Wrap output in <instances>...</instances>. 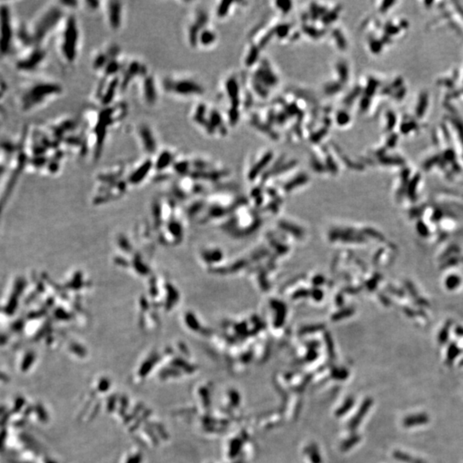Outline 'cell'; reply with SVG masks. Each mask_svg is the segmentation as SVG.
Masks as SVG:
<instances>
[{"instance_id": "cell-7", "label": "cell", "mask_w": 463, "mask_h": 463, "mask_svg": "<svg viewBox=\"0 0 463 463\" xmlns=\"http://www.w3.org/2000/svg\"><path fill=\"white\" fill-rule=\"evenodd\" d=\"M15 25L13 24L12 8L2 4L0 6V57L7 56L14 43Z\"/></svg>"}, {"instance_id": "cell-12", "label": "cell", "mask_w": 463, "mask_h": 463, "mask_svg": "<svg viewBox=\"0 0 463 463\" xmlns=\"http://www.w3.org/2000/svg\"><path fill=\"white\" fill-rule=\"evenodd\" d=\"M27 48L17 60L16 67L22 72H34L46 62L47 51L44 46L30 45L27 46Z\"/></svg>"}, {"instance_id": "cell-9", "label": "cell", "mask_w": 463, "mask_h": 463, "mask_svg": "<svg viewBox=\"0 0 463 463\" xmlns=\"http://www.w3.org/2000/svg\"><path fill=\"white\" fill-rule=\"evenodd\" d=\"M134 132L141 150L146 157L154 158L161 150L154 128L149 123L140 122L135 127Z\"/></svg>"}, {"instance_id": "cell-1", "label": "cell", "mask_w": 463, "mask_h": 463, "mask_svg": "<svg viewBox=\"0 0 463 463\" xmlns=\"http://www.w3.org/2000/svg\"><path fill=\"white\" fill-rule=\"evenodd\" d=\"M128 114V104L124 102L85 112L83 124L85 125L89 152L92 154L93 158L101 157L108 133L120 125Z\"/></svg>"}, {"instance_id": "cell-23", "label": "cell", "mask_w": 463, "mask_h": 463, "mask_svg": "<svg viewBox=\"0 0 463 463\" xmlns=\"http://www.w3.org/2000/svg\"><path fill=\"white\" fill-rule=\"evenodd\" d=\"M271 159H272V153H268V154H266L265 156H263V159L261 160L259 163L257 164V166L252 169L251 174H253V175H256V174H258L259 171H260L263 167H265L267 163H268Z\"/></svg>"}, {"instance_id": "cell-18", "label": "cell", "mask_w": 463, "mask_h": 463, "mask_svg": "<svg viewBox=\"0 0 463 463\" xmlns=\"http://www.w3.org/2000/svg\"><path fill=\"white\" fill-rule=\"evenodd\" d=\"M216 38L217 36L214 31L209 30V28H205L199 35V37L197 40V48L200 46L203 48L210 47L216 42Z\"/></svg>"}, {"instance_id": "cell-35", "label": "cell", "mask_w": 463, "mask_h": 463, "mask_svg": "<svg viewBox=\"0 0 463 463\" xmlns=\"http://www.w3.org/2000/svg\"><path fill=\"white\" fill-rule=\"evenodd\" d=\"M291 2L289 1H281V2H277V6L279 8H281L283 12H287L291 9Z\"/></svg>"}, {"instance_id": "cell-37", "label": "cell", "mask_w": 463, "mask_h": 463, "mask_svg": "<svg viewBox=\"0 0 463 463\" xmlns=\"http://www.w3.org/2000/svg\"><path fill=\"white\" fill-rule=\"evenodd\" d=\"M255 89H256L257 92L258 93L259 95H261V96H263V97H266V91H265V90H263V88L261 87L260 85H259V84H258L257 82L256 83V84H255Z\"/></svg>"}, {"instance_id": "cell-5", "label": "cell", "mask_w": 463, "mask_h": 463, "mask_svg": "<svg viewBox=\"0 0 463 463\" xmlns=\"http://www.w3.org/2000/svg\"><path fill=\"white\" fill-rule=\"evenodd\" d=\"M163 92L174 98L189 100L202 96L204 93L203 85L195 78L185 74H171L161 82Z\"/></svg>"}, {"instance_id": "cell-19", "label": "cell", "mask_w": 463, "mask_h": 463, "mask_svg": "<svg viewBox=\"0 0 463 463\" xmlns=\"http://www.w3.org/2000/svg\"><path fill=\"white\" fill-rule=\"evenodd\" d=\"M257 78L258 81L263 82V84L268 86H274L277 83V78L273 72L266 67H262L257 72Z\"/></svg>"}, {"instance_id": "cell-16", "label": "cell", "mask_w": 463, "mask_h": 463, "mask_svg": "<svg viewBox=\"0 0 463 463\" xmlns=\"http://www.w3.org/2000/svg\"><path fill=\"white\" fill-rule=\"evenodd\" d=\"M151 170H154V162L153 158L145 157L144 160L136 165L134 169L129 175V181L132 184H138L145 180Z\"/></svg>"}, {"instance_id": "cell-17", "label": "cell", "mask_w": 463, "mask_h": 463, "mask_svg": "<svg viewBox=\"0 0 463 463\" xmlns=\"http://www.w3.org/2000/svg\"><path fill=\"white\" fill-rule=\"evenodd\" d=\"M429 421H430V417L428 416V414H426L425 412H420V413L406 416L404 418L402 424H403L404 427L412 428L427 424Z\"/></svg>"}, {"instance_id": "cell-25", "label": "cell", "mask_w": 463, "mask_h": 463, "mask_svg": "<svg viewBox=\"0 0 463 463\" xmlns=\"http://www.w3.org/2000/svg\"><path fill=\"white\" fill-rule=\"evenodd\" d=\"M231 5H232V2H228V1L221 2L220 6H218V8H217V11H216L217 17H219V18H225L227 15V12L229 11Z\"/></svg>"}, {"instance_id": "cell-32", "label": "cell", "mask_w": 463, "mask_h": 463, "mask_svg": "<svg viewBox=\"0 0 463 463\" xmlns=\"http://www.w3.org/2000/svg\"><path fill=\"white\" fill-rule=\"evenodd\" d=\"M336 18H337V12H331L328 14H325V16L323 17V21L324 24H329L335 20Z\"/></svg>"}, {"instance_id": "cell-2", "label": "cell", "mask_w": 463, "mask_h": 463, "mask_svg": "<svg viewBox=\"0 0 463 463\" xmlns=\"http://www.w3.org/2000/svg\"><path fill=\"white\" fill-rule=\"evenodd\" d=\"M71 13L62 1L49 4L35 16L24 27L25 46L45 45L47 40L54 36L60 24Z\"/></svg>"}, {"instance_id": "cell-26", "label": "cell", "mask_w": 463, "mask_h": 463, "mask_svg": "<svg viewBox=\"0 0 463 463\" xmlns=\"http://www.w3.org/2000/svg\"><path fill=\"white\" fill-rule=\"evenodd\" d=\"M336 120H337V123L340 126H344V125H346V124H347L348 121H349V115H348L347 113H345V112H340V113L337 114Z\"/></svg>"}, {"instance_id": "cell-38", "label": "cell", "mask_w": 463, "mask_h": 463, "mask_svg": "<svg viewBox=\"0 0 463 463\" xmlns=\"http://www.w3.org/2000/svg\"><path fill=\"white\" fill-rule=\"evenodd\" d=\"M323 134H325V130H322V132H320L319 133H317V134L314 136L312 139H313V141L320 140V139H321V137H322Z\"/></svg>"}, {"instance_id": "cell-13", "label": "cell", "mask_w": 463, "mask_h": 463, "mask_svg": "<svg viewBox=\"0 0 463 463\" xmlns=\"http://www.w3.org/2000/svg\"><path fill=\"white\" fill-rule=\"evenodd\" d=\"M102 11L108 30L114 33L120 32L125 21V3L116 0L102 2Z\"/></svg>"}, {"instance_id": "cell-27", "label": "cell", "mask_w": 463, "mask_h": 463, "mask_svg": "<svg viewBox=\"0 0 463 463\" xmlns=\"http://www.w3.org/2000/svg\"><path fill=\"white\" fill-rule=\"evenodd\" d=\"M338 72L341 76V81H346L347 80L348 77V72H347V67L345 64H339L338 65Z\"/></svg>"}, {"instance_id": "cell-14", "label": "cell", "mask_w": 463, "mask_h": 463, "mask_svg": "<svg viewBox=\"0 0 463 463\" xmlns=\"http://www.w3.org/2000/svg\"><path fill=\"white\" fill-rule=\"evenodd\" d=\"M122 54L121 48L117 44L105 46L93 53L90 59V66L93 72L101 75L106 66L114 58Z\"/></svg>"}, {"instance_id": "cell-33", "label": "cell", "mask_w": 463, "mask_h": 463, "mask_svg": "<svg viewBox=\"0 0 463 463\" xmlns=\"http://www.w3.org/2000/svg\"><path fill=\"white\" fill-rule=\"evenodd\" d=\"M341 90V85L338 84H329L325 89V92L327 94H335L339 90Z\"/></svg>"}, {"instance_id": "cell-29", "label": "cell", "mask_w": 463, "mask_h": 463, "mask_svg": "<svg viewBox=\"0 0 463 463\" xmlns=\"http://www.w3.org/2000/svg\"><path fill=\"white\" fill-rule=\"evenodd\" d=\"M334 36H335L339 48H341V49H344V48H346V42H345V40H344L343 36L341 35V32L335 31Z\"/></svg>"}, {"instance_id": "cell-36", "label": "cell", "mask_w": 463, "mask_h": 463, "mask_svg": "<svg viewBox=\"0 0 463 463\" xmlns=\"http://www.w3.org/2000/svg\"><path fill=\"white\" fill-rule=\"evenodd\" d=\"M358 441H359V437H353V438H351V440L344 443L343 449H345V450H346V449H348L353 443L354 444V443H356Z\"/></svg>"}, {"instance_id": "cell-6", "label": "cell", "mask_w": 463, "mask_h": 463, "mask_svg": "<svg viewBox=\"0 0 463 463\" xmlns=\"http://www.w3.org/2000/svg\"><path fill=\"white\" fill-rule=\"evenodd\" d=\"M120 93V76L115 78H101L93 91V99L97 108H107L116 103L117 96Z\"/></svg>"}, {"instance_id": "cell-3", "label": "cell", "mask_w": 463, "mask_h": 463, "mask_svg": "<svg viewBox=\"0 0 463 463\" xmlns=\"http://www.w3.org/2000/svg\"><path fill=\"white\" fill-rule=\"evenodd\" d=\"M63 92V86L54 80H30L19 88L17 96L18 107L24 114L33 113L59 98Z\"/></svg>"}, {"instance_id": "cell-15", "label": "cell", "mask_w": 463, "mask_h": 463, "mask_svg": "<svg viewBox=\"0 0 463 463\" xmlns=\"http://www.w3.org/2000/svg\"><path fill=\"white\" fill-rule=\"evenodd\" d=\"M179 154L176 151L170 150L168 148L160 150L157 155L153 158L154 170L159 172L172 168Z\"/></svg>"}, {"instance_id": "cell-28", "label": "cell", "mask_w": 463, "mask_h": 463, "mask_svg": "<svg viewBox=\"0 0 463 463\" xmlns=\"http://www.w3.org/2000/svg\"><path fill=\"white\" fill-rule=\"evenodd\" d=\"M257 57H258V50H257V48H253L251 49V53L249 54L248 58L246 60V63L248 66H251L255 63V61L257 60Z\"/></svg>"}, {"instance_id": "cell-24", "label": "cell", "mask_w": 463, "mask_h": 463, "mask_svg": "<svg viewBox=\"0 0 463 463\" xmlns=\"http://www.w3.org/2000/svg\"><path fill=\"white\" fill-rule=\"evenodd\" d=\"M102 2H98V1L81 2V6L90 12H96L97 10L102 9Z\"/></svg>"}, {"instance_id": "cell-10", "label": "cell", "mask_w": 463, "mask_h": 463, "mask_svg": "<svg viewBox=\"0 0 463 463\" xmlns=\"http://www.w3.org/2000/svg\"><path fill=\"white\" fill-rule=\"evenodd\" d=\"M137 85L142 103L147 108L156 107L162 92L161 84H159L156 76L149 72L138 80Z\"/></svg>"}, {"instance_id": "cell-8", "label": "cell", "mask_w": 463, "mask_h": 463, "mask_svg": "<svg viewBox=\"0 0 463 463\" xmlns=\"http://www.w3.org/2000/svg\"><path fill=\"white\" fill-rule=\"evenodd\" d=\"M149 72L150 69L144 61L138 58H126L120 75L121 93L126 92L132 84H137Z\"/></svg>"}, {"instance_id": "cell-21", "label": "cell", "mask_w": 463, "mask_h": 463, "mask_svg": "<svg viewBox=\"0 0 463 463\" xmlns=\"http://www.w3.org/2000/svg\"><path fill=\"white\" fill-rule=\"evenodd\" d=\"M371 404H372V400L370 398H368L363 402L361 407L359 408V412L357 413V415L355 416V418H353V421L351 422L350 427L352 428V429H355L358 426V424H359V422L361 421L363 417L365 415V413L368 412V410L370 409Z\"/></svg>"}, {"instance_id": "cell-22", "label": "cell", "mask_w": 463, "mask_h": 463, "mask_svg": "<svg viewBox=\"0 0 463 463\" xmlns=\"http://www.w3.org/2000/svg\"><path fill=\"white\" fill-rule=\"evenodd\" d=\"M394 456L396 460L401 461L403 463H424L423 460L418 458L413 457L411 454H406L405 452L400 451V450H395L393 453Z\"/></svg>"}, {"instance_id": "cell-11", "label": "cell", "mask_w": 463, "mask_h": 463, "mask_svg": "<svg viewBox=\"0 0 463 463\" xmlns=\"http://www.w3.org/2000/svg\"><path fill=\"white\" fill-rule=\"evenodd\" d=\"M209 23V15L205 11L201 8L195 10L191 17L185 23L184 36L188 47L197 48V40L201 32L207 28Z\"/></svg>"}, {"instance_id": "cell-20", "label": "cell", "mask_w": 463, "mask_h": 463, "mask_svg": "<svg viewBox=\"0 0 463 463\" xmlns=\"http://www.w3.org/2000/svg\"><path fill=\"white\" fill-rule=\"evenodd\" d=\"M226 89H227L228 96H229L231 100H232V102H233V109H237V107L239 105V99H238L239 88H238L236 81L233 78H229L227 80V84H226Z\"/></svg>"}, {"instance_id": "cell-4", "label": "cell", "mask_w": 463, "mask_h": 463, "mask_svg": "<svg viewBox=\"0 0 463 463\" xmlns=\"http://www.w3.org/2000/svg\"><path fill=\"white\" fill-rule=\"evenodd\" d=\"M54 49L60 63L73 66L77 63L81 49L80 24L74 13H69L54 34Z\"/></svg>"}, {"instance_id": "cell-31", "label": "cell", "mask_w": 463, "mask_h": 463, "mask_svg": "<svg viewBox=\"0 0 463 463\" xmlns=\"http://www.w3.org/2000/svg\"><path fill=\"white\" fill-rule=\"evenodd\" d=\"M304 30H305V32H306L309 36L313 37V38H318V37L322 36V34H323L321 31H318V30H316V29L311 27H305Z\"/></svg>"}, {"instance_id": "cell-34", "label": "cell", "mask_w": 463, "mask_h": 463, "mask_svg": "<svg viewBox=\"0 0 463 463\" xmlns=\"http://www.w3.org/2000/svg\"><path fill=\"white\" fill-rule=\"evenodd\" d=\"M353 401V399H349V400H347V402L344 404V406L341 407V409L338 410V415H342L343 413H345V412H347V410L349 409L350 407L352 406Z\"/></svg>"}, {"instance_id": "cell-30", "label": "cell", "mask_w": 463, "mask_h": 463, "mask_svg": "<svg viewBox=\"0 0 463 463\" xmlns=\"http://www.w3.org/2000/svg\"><path fill=\"white\" fill-rule=\"evenodd\" d=\"M288 31H289V26L288 25H281L276 29V35L279 37L282 38V37H285V36H287Z\"/></svg>"}]
</instances>
